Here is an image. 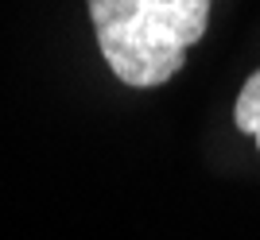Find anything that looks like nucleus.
Returning <instances> with one entry per match:
<instances>
[{"label": "nucleus", "instance_id": "f257e3e1", "mask_svg": "<svg viewBox=\"0 0 260 240\" xmlns=\"http://www.w3.org/2000/svg\"><path fill=\"white\" fill-rule=\"evenodd\" d=\"M109 70L132 89L171 82L210 23V0H86Z\"/></svg>", "mask_w": 260, "mask_h": 240}, {"label": "nucleus", "instance_id": "f03ea898", "mask_svg": "<svg viewBox=\"0 0 260 240\" xmlns=\"http://www.w3.org/2000/svg\"><path fill=\"white\" fill-rule=\"evenodd\" d=\"M233 124L241 132H249L252 140H256V151H260V70L241 86L237 105H233Z\"/></svg>", "mask_w": 260, "mask_h": 240}]
</instances>
